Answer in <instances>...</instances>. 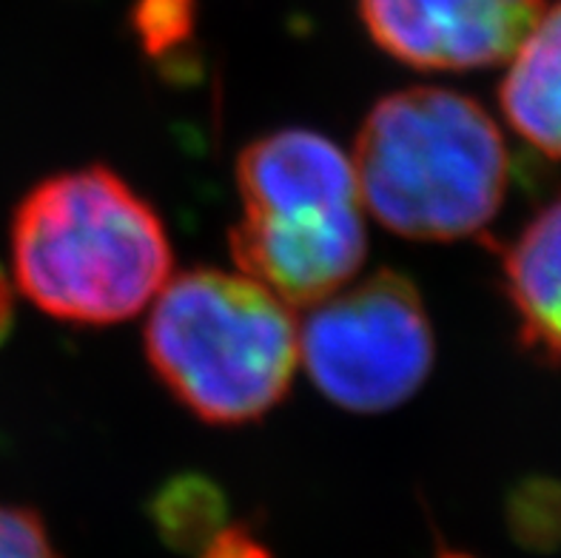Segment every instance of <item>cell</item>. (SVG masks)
Returning <instances> with one entry per match:
<instances>
[{"mask_svg": "<svg viewBox=\"0 0 561 558\" xmlns=\"http://www.w3.org/2000/svg\"><path fill=\"white\" fill-rule=\"evenodd\" d=\"M197 558H274V553L249 527L226 524L203 550H197Z\"/></svg>", "mask_w": 561, "mask_h": 558, "instance_id": "14", "label": "cell"}, {"mask_svg": "<svg viewBox=\"0 0 561 558\" xmlns=\"http://www.w3.org/2000/svg\"><path fill=\"white\" fill-rule=\"evenodd\" d=\"M0 558H60L35 510L0 504Z\"/></svg>", "mask_w": 561, "mask_h": 558, "instance_id": "13", "label": "cell"}, {"mask_svg": "<svg viewBox=\"0 0 561 558\" xmlns=\"http://www.w3.org/2000/svg\"><path fill=\"white\" fill-rule=\"evenodd\" d=\"M507 524L525 550L553 553L561 547V485L530 479L507 499Z\"/></svg>", "mask_w": 561, "mask_h": 558, "instance_id": "11", "label": "cell"}, {"mask_svg": "<svg viewBox=\"0 0 561 558\" xmlns=\"http://www.w3.org/2000/svg\"><path fill=\"white\" fill-rule=\"evenodd\" d=\"M14 322V294H12V283H9V276L3 274L0 269V345L9 337Z\"/></svg>", "mask_w": 561, "mask_h": 558, "instance_id": "15", "label": "cell"}, {"mask_svg": "<svg viewBox=\"0 0 561 558\" xmlns=\"http://www.w3.org/2000/svg\"><path fill=\"white\" fill-rule=\"evenodd\" d=\"M359 203L411 240H465L491 226L511 178L496 121L468 94L413 86L382 98L354 146Z\"/></svg>", "mask_w": 561, "mask_h": 558, "instance_id": "2", "label": "cell"}, {"mask_svg": "<svg viewBox=\"0 0 561 558\" xmlns=\"http://www.w3.org/2000/svg\"><path fill=\"white\" fill-rule=\"evenodd\" d=\"M146 356L194 417L254 422L291 388L299 328L291 305L245 274L192 269L151 299Z\"/></svg>", "mask_w": 561, "mask_h": 558, "instance_id": "3", "label": "cell"}, {"mask_svg": "<svg viewBox=\"0 0 561 558\" xmlns=\"http://www.w3.org/2000/svg\"><path fill=\"white\" fill-rule=\"evenodd\" d=\"M149 519L171 550L197 553L228 524L226 493L206 476H174L151 496Z\"/></svg>", "mask_w": 561, "mask_h": 558, "instance_id": "10", "label": "cell"}, {"mask_svg": "<svg viewBox=\"0 0 561 558\" xmlns=\"http://www.w3.org/2000/svg\"><path fill=\"white\" fill-rule=\"evenodd\" d=\"M436 558H473L470 553H462V550H450V547H442L439 556Z\"/></svg>", "mask_w": 561, "mask_h": 558, "instance_id": "16", "label": "cell"}, {"mask_svg": "<svg viewBox=\"0 0 561 558\" xmlns=\"http://www.w3.org/2000/svg\"><path fill=\"white\" fill-rule=\"evenodd\" d=\"M299 360L313 385L351 413H385L422 388L434 368V331L411 280L377 271L308 305Z\"/></svg>", "mask_w": 561, "mask_h": 558, "instance_id": "4", "label": "cell"}, {"mask_svg": "<svg viewBox=\"0 0 561 558\" xmlns=\"http://www.w3.org/2000/svg\"><path fill=\"white\" fill-rule=\"evenodd\" d=\"M194 0H137L131 9V26H135L140 46L149 55L160 57L174 49H183L194 35Z\"/></svg>", "mask_w": 561, "mask_h": 558, "instance_id": "12", "label": "cell"}, {"mask_svg": "<svg viewBox=\"0 0 561 558\" xmlns=\"http://www.w3.org/2000/svg\"><path fill=\"white\" fill-rule=\"evenodd\" d=\"M502 276L522 345L561 365V194L505 248Z\"/></svg>", "mask_w": 561, "mask_h": 558, "instance_id": "8", "label": "cell"}, {"mask_svg": "<svg viewBox=\"0 0 561 558\" xmlns=\"http://www.w3.org/2000/svg\"><path fill=\"white\" fill-rule=\"evenodd\" d=\"M541 9L545 0H359L379 49L425 71L505 64Z\"/></svg>", "mask_w": 561, "mask_h": 558, "instance_id": "5", "label": "cell"}, {"mask_svg": "<svg viewBox=\"0 0 561 558\" xmlns=\"http://www.w3.org/2000/svg\"><path fill=\"white\" fill-rule=\"evenodd\" d=\"M242 274L285 305H313L363 269L368 237L363 212L308 219L245 217L228 234Z\"/></svg>", "mask_w": 561, "mask_h": 558, "instance_id": "6", "label": "cell"}, {"mask_svg": "<svg viewBox=\"0 0 561 558\" xmlns=\"http://www.w3.org/2000/svg\"><path fill=\"white\" fill-rule=\"evenodd\" d=\"M507 64L499 83L505 121L539 155L561 160V0L541 9Z\"/></svg>", "mask_w": 561, "mask_h": 558, "instance_id": "9", "label": "cell"}, {"mask_svg": "<svg viewBox=\"0 0 561 558\" xmlns=\"http://www.w3.org/2000/svg\"><path fill=\"white\" fill-rule=\"evenodd\" d=\"M14 283L43 314L78 326L137 317L171 280L163 219L106 166L60 171L12 219Z\"/></svg>", "mask_w": 561, "mask_h": 558, "instance_id": "1", "label": "cell"}, {"mask_svg": "<svg viewBox=\"0 0 561 558\" xmlns=\"http://www.w3.org/2000/svg\"><path fill=\"white\" fill-rule=\"evenodd\" d=\"M242 214L285 217L359 208L351 157L328 137L285 128L245 146L237 160Z\"/></svg>", "mask_w": 561, "mask_h": 558, "instance_id": "7", "label": "cell"}]
</instances>
